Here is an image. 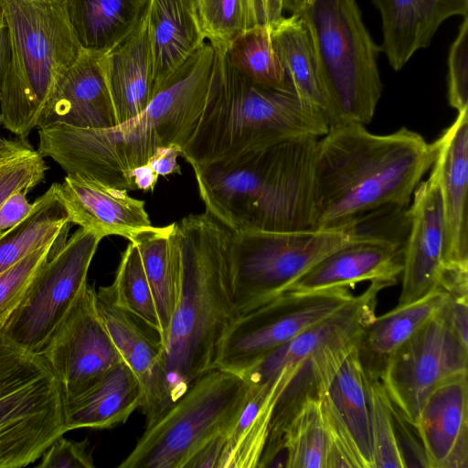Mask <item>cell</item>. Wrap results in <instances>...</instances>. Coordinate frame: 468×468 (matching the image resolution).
<instances>
[{"label": "cell", "instance_id": "cell-3", "mask_svg": "<svg viewBox=\"0 0 468 468\" xmlns=\"http://www.w3.org/2000/svg\"><path fill=\"white\" fill-rule=\"evenodd\" d=\"M435 155L433 143L405 127L380 135L358 123L330 126L316 144L313 229L387 207L406 208Z\"/></svg>", "mask_w": 468, "mask_h": 468}, {"label": "cell", "instance_id": "cell-48", "mask_svg": "<svg viewBox=\"0 0 468 468\" xmlns=\"http://www.w3.org/2000/svg\"><path fill=\"white\" fill-rule=\"evenodd\" d=\"M282 5L283 11H287L290 14H295L303 0H280Z\"/></svg>", "mask_w": 468, "mask_h": 468}, {"label": "cell", "instance_id": "cell-46", "mask_svg": "<svg viewBox=\"0 0 468 468\" xmlns=\"http://www.w3.org/2000/svg\"><path fill=\"white\" fill-rule=\"evenodd\" d=\"M157 176L148 164L135 167L131 173L134 189L153 191L157 184Z\"/></svg>", "mask_w": 468, "mask_h": 468}, {"label": "cell", "instance_id": "cell-7", "mask_svg": "<svg viewBox=\"0 0 468 468\" xmlns=\"http://www.w3.org/2000/svg\"><path fill=\"white\" fill-rule=\"evenodd\" d=\"M388 286L385 282H370L361 294L269 353L246 375L263 377L281 367L292 373L274 405L262 460L282 450L284 429L302 406L322 399L364 329L375 319L378 292Z\"/></svg>", "mask_w": 468, "mask_h": 468}, {"label": "cell", "instance_id": "cell-22", "mask_svg": "<svg viewBox=\"0 0 468 468\" xmlns=\"http://www.w3.org/2000/svg\"><path fill=\"white\" fill-rule=\"evenodd\" d=\"M467 373L443 379L420 409L414 429L429 468H468Z\"/></svg>", "mask_w": 468, "mask_h": 468}, {"label": "cell", "instance_id": "cell-37", "mask_svg": "<svg viewBox=\"0 0 468 468\" xmlns=\"http://www.w3.org/2000/svg\"><path fill=\"white\" fill-rule=\"evenodd\" d=\"M272 27L251 28L224 51L232 67L255 83L278 90L292 89L271 42Z\"/></svg>", "mask_w": 468, "mask_h": 468}, {"label": "cell", "instance_id": "cell-21", "mask_svg": "<svg viewBox=\"0 0 468 468\" xmlns=\"http://www.w3.org/2000/svg\"><path fill=\"white\" fill-rule=\"evenodd\" d=\"M55 184L69 222L102 239L116 235L131 241L152 227L144 201L132 197L126 189L78 174L67 175Z\"/></svg>", "mask_w": 468, "mask_h": 468}, {"label": "cell", "instance_id": "cell-30", "mask_svg": "<svg viewBox=\"0 0 468 468\" xmlns=\"http://www.w3.org/2000/svg\"><path fill=\"white\" fill-rule=\"evenodd\" d=\"M250 395L234 427L225 439L218 468L257 467L263 452L272 410L283 389L281 378H245Z\"/></svg>", "mask_w": 468, "mask_h": 468}, {"label": "cell", "instance_id": "cell-36", "mask_svg": "<svg viewBox=\"0 0 468 468\" xmlns=\"http://www.w3.org/2000/svg\"><path fill=\"white\" fill-rule=\"evenodd\" d=\"M281 444L286 468H325L329 435L321 399L302 406L285 427Z\"/></svg>", "mask_w": 468, "mask_h": 468}, {"label": "cell", "instance_id": "cell-29", "mask_svg": "<svg viewBox=\"0 0 468 468\" xmlns=\"http://www.w3.org/2000/svg\"><path fill=\"white\" fill-rule=\"evenodd\" d=\"M83 51L105 55L136 27L147 0H62Z\"/></svg>", "mask_w": 468, "mask_h": 468}, {"label": "cell", "instance_id": "cell-23", "mask_svg": "<svg viewBox=\"0 0 468 468\" xmlns=\"http://www.w3.org/2000/svg\"><path fill=\"white\" fill-rule=\"evenodd\" d=\"M96 298L98 311L113 344L141 385L140 409L148 427L162 414L164 348L160 337L153 336V329L97 292Z\"/></svg>", "mask_w": 468, "mask_h": 468}, {"label": "cell", "instance_id": "cell-14", "mask_svg": "<svg viewBox=\"0 0 468 468\" xmlns=\"http://www.w3.org/2000/svg\"><path fill=\"white\" fill-rule=\"evenodd\" d=\"M468 348L446 327L439 313L388 357L379 381L394 408L414 428L432 389L467 370Z\"/></svg>", "mask_w": 468, "mask_h": 468}, {"label": "cell", "instance_id": "cell-42", "mask_svg": "<svg viewBox=\"0 0 468 468\" xmlns=\"http://www.w3.org/2000/svg\"><path fill=\"white\" fill-rule=\"evenodd\" d=\"M89 441H75L63 438L56 439L44 452L37 467L41 468H93Z\"/></svg>", "mask_w": 468, "mask_h": 468}, {"label": "cell", "instance_id": "cell-2", "mask_svg": "<svg viewBox=\"0 0 468 468\" xmlns=\"http://www.w3.org/2000/svg\"><path fill=\"white\" fill-rule=\"evenodd\" d=\"M172 237L180 289L163 343L162 415L197 378L215 368L223 336L239 314L230 280L233 232L205 210L175 222Z\"/></svg>", "mask_w": 468, "mask_h": 468}, {"label": "cell", "instance_id": "cell-28", "mask_svg": "<svg viewBox=\"0 0 468 468\" xmlns=\"http://www.w3.org/2000/svg\"><path fill=\"white\" fill-rule=\"evenodd\" d=\"M449 294L438 288L425 297L375 317L364 329L356 350L367 377L379 380L390 355L435 316Z\"/></svg>", "mask_w": 468, "mask_h": 468}, {"label": "cell", "instance_id": "cell-19", "mask_svg": "<svg viewBox=\"0 0 468 468\" xmlns=\"http://www.w3.org/2000/svg\"><path fill=\"white\" fill-rule=\"evenodd\" d=\"M432 172L439 183L444 219V268H468V108L434 143Z\"/></svg>", "mask_w": 468, "mask_h": 468}, {"label": "cell", "instance_id": "cell-16", "mask_svg": "<svg viewBox=\"0 0 468 468\" xmlns=\"http://www.w3.org/2000/svg\"><path fill=\"white\" fill-rule=\"evenodd\" d=\"M330 459L352 468H373L368 378L356 346L348 354L321 399Z\"/></svg>", "mask_w": 468, "mask_h": 468}, {"label": "cell", "instance_id": "cell-9", "mask_svg": "<svg viewBox=\"0 0 468 468\" xmlns=\"http://www.w3.org/2000/svg\"><path fill=\"white\" fill-rule=\"evenodd\" d=\"M250 382L213 368L152 425L145 427L120 468H187L213 440L226 436L236 424L250 395Z\"/></svg>", "mask_w": 468, "mask_h": 468}, {"label": "cell", "instance_id": "cell-39", "mask_svg": "<svg viewBox=\"0 0 468 468\" xmlns=\"http://www.w3.org/2000/svg\"><path fill=\"white\" fill-rule=\"evenodd\" d=\"M368 388L373 468H406L396 436L390 400L379 380L368 378Z\"/></svg>", "mask_w": 468, "mask_h": 468}, {"label": "cell", "instance_id": "cell-32", "mask_svg": "<svg viewBox=\"0 0 468 468\" xmlns=\"http://www.w3.org/2000/svg\"><path fill=\"white\" fill-rule=\"evenodd\" d=\"M174 223L140 231L132 240L139 250L160 324L159 337L165 341L176 309L180 269L173 240Z\"/></svg>", "mask_w": 468, "mask_h": 468}, {"label": "cell", "instance_id": "cell-11", "mask_svg": "<svg viewBox=\"0 0 468 468\" xmlns=\"http://www.w3.org/2000/svg\"><path fill=\"white\" fill-rule=\"evenodd\" d=\"M362 234L356 220L333 229L233 233L229 268L239 314L283 293L319 261Z\"/></svg>", "mask_w": 468, "mask_h": 468}, {"label": "cell", "instance_id": "cell-40", "mask_svg": "<svg viewBox=\"0 0 468 468\" xmlns=\"http://www.w3.org/2000/svg\"><path fill=\"white\" fill-rule=\"evenodd\" d=\"M56 244L54 241L40 247L0 273V327L18 307L33 278Z\"/></svg>", "mask_w": 468, "mask_h": 468}, {"label": "cell", "instance_id": "cell-31", "mask_svg": "<svg viewBox=\"0 0 468 468\" xmlns=\"http://www.w3.org/2000/svg\"><path fill=\"white\" fill-rule=\"evenodd\" d=\"M271 37L294 92L327 120V101L321 69L305 21L298 14L283 16L273 26Z\"/></svg>", "mask_w": 468, "mask_h": 468}, {"label": "cell", "instance_id": "cell-1", "mask_svg": "<svg viewBox=\"0 0 468 468\" xmlns=\"http://www.w3.org/2000/svg\"><path fill=\"white\" fill-rule=\"evenodd\" d=\"M218 66V49L205 43L138 115L103 129L39 128L37 151L67 175L135 190L131 178L135 167L145 165L157 148L171 144L183 148L190 139L210 96Z\"/></svg>", "mask_w": 468, "mask_h": 468}, {"label": "cell", "instance_id": "cell-5", "mask_svg": "<svg viewBox=\"0 0 468 468\" xmlns=\"http://www.w3.org/2000/svg\"><path fill=\"white\" fill-rule=\"evenodd\" d=\"M217 77L196 130L182 149L191 165L203 166L258 146L294 136L322 137L326 118L303 102L292 89L255 83L218 49Z\"/></svg>", "mask_w": 468, "mask_h": 468}, {"label": "cell", "instance_id": "cell-10", "mask_svg": "<svg viewBox=\"0 0 468 468\" xmlns=\"http://www.w3.org/2000/svg\"><path fill=\"white\" fill-rule=\"evenodd\" d=\"M67 431L54 371L41 353L19 346L0 327V468L33 463Z\"/></svg>", "mask_w": 468, "mask_h": 468}, {"label": "cell", "instance_id": "cell-35", "mask_svg": "<svg viewBox=\"0 0 468 468\" xmlns=\"http://www.w3.org/2000/svg\"><path fill=\"white\" fill-rule=\"evenodd\" d=\"M130 313L158 335L160 324L137 246L131 242L122 254L113 282L97 292Z\"/></svg>", "mask_w": 468, "mask_h": 468}, {"label": "cell", "instance_id": "cell-12", "mask_svg": "<svg viewBox=\"0 0 468 468\" xmlns=\"http://www.w3.org/2000/svg\"><path fill=\"white\" fill-rule=\"evenodd\" d=\"M347 287L284 292L240 314L220 343L215 368L244 378L264 356L348 303Z\"/></svg>", "mask_w": 468, "mask_h": 468}, {"label": "cell", "instance_id": "cell-18", "mask_svg": "<svg viewBox=\"0 0 468 468\" xmlns=\"http://www.w3.org/2000/svg\"><path fill=\"white\" fill-rule=\"evenodd\" d=\"M332 251L292 283L286 292H310L335 287H353L364 281L390 286L402 271L404 243L399 239L369 232Z\"/></svg>", "mask_w": 468, "mask_h": 468}, {"label": "cell", "instance_id": "cell-4", "mask_svg": "<svg viewBox=\"0 0 468 468\" xmlns=\"http://www.w3.org/2000/svg\"><path fill=\"white\" fill-rule=\"evenodd\" d=\"M318 139L283 138L192 167L205 210L233 233L313 229Z\"/></svg>", "mask_w": 468, "mask_h": 468}, {"label": "cell", "instance_id": "cell-47", "mask_svg": "<svg viewBox=\"0 0 468 468\" xmlns=\"http://www.w3.org/2000/svg\"><path fill=\"white\" fill-rule=\"evenodd\" d=\"M7 47V37H6V27L5 24V20L3 15L0 11V78L5 63V53Z\"/></svg>", "mask_w": 468, "mask_h": 468}, {"label": "cell", "instance_id": "cell-8", "mask_svg": "<svg viewBox=\"0 0 468 468\" xmlns=\"http://www.w3.org/2000/svg\"><path fill=\"white\" fill-rule=\"evenodd\" d=\"M306 23L321 69L329 127L369 123L382 94L381 47L363 23L356 0H303Z\"/></svg>", "mask_w": 468, "mask_h": 468}, {"label": "cell", "instance_id": "cell-15", "mask_svg": "<svg viewBox=\"0 0 468 468\" xmlns=\"http://www.w3.org/2000/svg\"><path fill=\"white\" fill-rule=\"evenodd\" d=\"M58 378L63 402L81 391L122 357L88 283L40 352Z\"/></svg>", "mask_w": 468, "mask_h": 468}, {"label": "cell", "instance_id": "cell-27", "mask_svg": "<svg viewBox=\"0 0 468 468\" xmlns=\"http://www.w3.org/2000/svg\"><path fill=\"white\" fill-rule=\"evenodd\" d=\"M142 398L137 378L122 360L63 402L66 429H110L122 424L141 408Z\"/></svg>", "mask_w": 468, "mask_h": 468}, {"label": "cell", "instance_id": "cell-20", "mask_svg": "<svg viewBox=\"0 0 468 468\" xmlns=\"http://www.w3.org/2000/svg\"><path fill=\"white\" fill-rule=\"evenodd\" d=\"M103 56L82 50L55 84L37 121L38 129L54 125L103 129L117 124Z\"/></svg>", "mask_w": 468, "mask_h": 468}, {"label": "cell", "instance_id": "cell-38", "mask_svg": "<svg viewBox=\"0 0 468 468\" xmlns=\"http://www.w3.org/2000/svg\"><path fill=\"white\" fill-rule=\"evenodd\" d=\"M44 156L26 138L4 139L0 146V207L18 190L28 192L45 177Z\"/></svg>", "mask_w": 468, "mask_h": 468}, {"label": "cell", "instance_id": "cell-49", "mask_svg": "<svg viewBox=\"0 0 468 468\" xmlns=\"http://www.w3.org/2000/svg\"><path fill=\"white\" fill-rule=\"evenodd\" d=\"M1 123H2V114H1V107H0V126H1ZM4 139L5 138H2L1 134H0V146L2 145V144L4 142Z\"/></svg>", "mask_w": 468, "mask_h": 468}, {"label": "cell", "instance_id": "cell-41", "mask_svg": "<svg viewBox=\"0 0 468 468\" xmlns=\"http://www.w3.org/2000/svg\"><path fill=\"white\" fill-rule=\"evenodd\" d=\"M447 64L449 104L460 112L468 108V16L450 47Z\"/></svg>", "mask_w": 468, "mask_h": 468}, {"label": "cell", "instance_id": "cell-6", "mask_svg": "<svg viewBox=\"0 0 468 468\" xmlns=\"http://www.w3.org/2000/svg\"><path fill=\"white\" fill-rule=\"evenodd\" d=\"M7 37L0 78L2 123L27 138L63 72L82 49L62 0H0Z\"/></svg>", "mask_w": 468, "mask_h": 468}, {"label": "cell", "instance_id": "cell-24", "mask_svg": "<svg viewBox=\"0 0 468 468\" xmlns=\"http://www.w3.org/2000/svg\"><path fill=\"white\" fill-rule=\"evenodd\" d=\"M382 22L384 52L398 71L415 52L427 48L441 25L468 16V0H371Z\"/></svg>", "mask_w": 468, "mask_h": 468}, {"label": "cell", "instance_id": "cell-34", "mask_svg": "<svg viewBox=\"0 0 468 468\" xmlns=\"http://www.w3.org/2000/svg\"><path fill=\"white\" fill-rule=\"evenodd\" d=\"M206 38L226 49L239 36L256 27H272L282 16L280 0H195Z\"/></svg>", "mask_w": 468, "mask_h": 468}, {"label": "cell", "instance_id": "cell-25", "mask_svg": "<svg viewBox=\"0 0 468 468\" xmlns=\"http://www.w3.org/2000/svg\"><path fill=\"white\" fill-rule=\"evenodd\" d=\"M147 34L156 91L205 45L195 0H147Z\"/></svg>", "mask_w": 468, "mask_h": 468}, {"label": "cell", "instance_id": "cell-13", "mask_svg": "<svg viewBox=\"0 0 468 468\" xmlns=\"http://www.w3.org/2000/svg\"><path fill=\"white\" fill-rule=\"evenodd\" d=\"M102 238L80 228L49 257L23 300L1 327L19 346L40 353L88 283L90 265Z\"/></svg>", "mask_w": 468, "mask_h": 468}, {"label": "cell", "instance_id": "cell-43", "mask_svg": "<svg viewBox=\"0 0 468 468\" xmlns=\"http://www.w3.org/2000/svg\"><path fill=\"white\" fill-rule=\"evenodd\" d=\"M439 314L448 330L468 348V300L449 296Z\"/></svg>", "mask_w": 468, "mask_h": 468}, {"label": "cell", "instance_id": "cell-17", "mask_svg": "<svg viewBox=\"0 0 468 468\" xmlns=\"http://www.w3.org/2000/svg\"><path fill=\"white\" fill-rule=\"evenodd\" d=\"M412 195L398 305L414 303L438 289L444 271L443 209L439 183L432 171Z\"/></svg>", "mask_w": 468, "mask_h": 468}, {"label": "cell", "instance_id": "cell-45", "mask_svg": "<svg viewBox=\"0 0 468 468\" xmlns=\"http://www.w3.org/2000/svg\"><path fill=\"white\" fill-rule=\"evenodd\" d=\"M182 149V146L176 144L161 146L155 150L146 164L159 176L179 174L177 157L181 155Z\"/></svg>", "mask_w": 468, "mask_h": 468}, {"label": "cell", "instance_id": "cell-33", "mask_svg": "<svg viewBox=\"0 0 468 468\" xmlns=\"http://www.w3.org/2000/svg\"><path fill=\"white\" fill-rule=\"evenodd\" d=\"M69 224L54 183L34 201L22 221L0 230V273L32 251L57 241L68 232Z\"/></svg>", "mask_w": 468, "mask_h": 468}, {"label": "cell", "instance_id": "cell-44", "mask_svg": "<svg viewBox=\"0 0 468 468\" xmlns=\"http://www.w3.org/2000/svg\"><path fill=\"white\" fill-rule=\"evenodd\" d=\"M27 191L18 190L0 207V230L8 229L22 221L32 210L33 203L26 197Z\"/></svg>", "mask_w": 468, "mask_h": 468}, {"label": "cell", "instance_id": "cell-26", "mask_svg": "<svg viewBox=\"0 0 468 468\" xmlns=\"http://www.w3.org/2000/svg\"><path fill=\"white\" fill-rule=\"evenodd\" d=\"M103 69L117 124L138 115L156 95L145 10L133 31L103 56Z\"/></svg>", "mask_w": 468, "mask_h": 468}]
</instances>
